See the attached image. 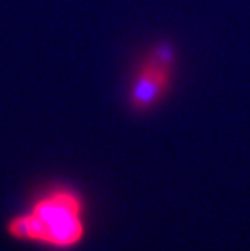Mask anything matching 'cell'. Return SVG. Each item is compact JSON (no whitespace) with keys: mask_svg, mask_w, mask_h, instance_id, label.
I'll use <instances>...</instances> for the list:
<instances>
[{"mask_svg":"<svg viewBox=\"0 0 250 251\" xmlns=\"http://www.w3.org/2000/svg\"><path fill=\"white\" fill-rule=\"evenodd\" d=\"M86 206L82 195L67 185H56L34 198L31 206L12 217L7 232L12 238L68 251L86 237Z\"/></svg>","mask_w":250,"mask_h":251,"instance_id":"1","label":"cell"},{"mask_svg":"<svg viewBox=\"0 0 250 251\" xmlns=\"http://www.w3.org/2000/svg\"><path fill=\"white\" fill-rule=\"evenodd\" d=\"M175 49L169 42H158L145 55L135 72L129 93L130 107L148 112L161 102L172 83Z\"/></svg>","mask_w":250,"mask_h":251,"instance_id":"2","label":"cell"}]
</instances>
